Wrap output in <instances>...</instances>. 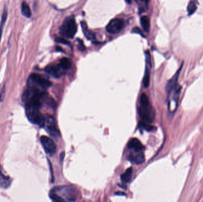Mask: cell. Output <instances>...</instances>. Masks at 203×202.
<instances>
[{"mask_svg":"<svg viewBox=\"0 0 203 202\" xmlns=\"http://www.w3.org/2000/svg\"><path fill=\"white\" fill-rule=\"evenodd\" d=\"M77 196V190L69 186L55 187L49 193V197L54 202H74Z\"/></svg>","mask_w":203,"mask_h":202,"instance_id":"1","label":"cell"},{"mask_svg":"<svg viewBox=\"0 0 203 202\" xmlns=\"http://www.w3.org/2000/svg\"><path fill=\"white\" fill-rule=\"evenodd\" d=\"M77 31V26L73 16L65 18L63 24L60 28V33L64 37L72 39L74 37Z\"/></svg>","mask_w":203,"mask_h":202,"instance_id":"2","label":"cell"},{"mask_svg":"<svg viewBox=\"0 0 203 202\" xmlns=\"http://www.w3.org/2000/svg\"><path fill=\"white\" fill-rule=\"evenodd\" d=\"M26 114L29 120L32 123L38 124L41 127L44 126L45 116L40 112V108L31 105H26Z\"/></svg>","mask_w":203,"mask_h":202,"instance_id":"3","label":"cell"},{"mask_svg":"<svg viewBox=\"0 0 203 202\" xmlns=\"http://www.w3.org/2000/svg\"><path fill=\"white\" fill-rule=\"evenodd\" d=\"M51 84L50 81L38 74H31L28 80V87L37 88L42 90L50 87Z\"/></svg>","mask_w":203,"mask_h":202,"instance_id":"4","label":"cell"},{"mask_svg":"<svg viewBox=\"0 0 203 202\" xmlns=\"http://www.w3.org/2000/svg\"><path fill=\"white\" fill-rule=\"evenodd\" d=\"M43 127H44L47 132L54 138H59L61 135L55 119L51 115L46 114L45 116V121Z\"/></svg>","mask_w":203,"mask_h":202,"instance_id":"5","label":"cell"},{"mask_svg":"<svg viewBox=\"0 0 203 202\" xmlns=\"http://www.w3.org/2000/svg\"><path fill=\"white\" fill-rule=\"evenodd\" d=\"M139 114L142 122L150 124L155 118V111L150 104L142 105L139 108Z\"/></svg>","mask_w":203,"mask_h":202,"instance_id":"6","label":"cell"},{"mask_svg":"<svg viewBox=\"0 0 203 202\" xmlns=\"http://www.w3.org/2000/svg\"><path fill=\"white\" fill-rule=\"evenodd\" d=\"M124 26L125 23L123 19L113 18L106 27V30L110 34H117L124 29Z\"/></svg>","mask_w":203,"mask_h":202,"instance_id":"7","label":"cell"},{"mask_svg":"<svg viewBox=\"0 0 203 202\" xmlns=\"http://www.w3.org/2000/svg\"><path fill=\"white\" fill-rule=\"evenodd\" d=\"M40 140L47 154L50 156L55 154V153L56 152L57 147L53 140L46 136H42L41 137Z\"/></svg>","mask_w":203,"mask_h":202,"instance_id":"8","label":"cell"},{"mask_svg":"<svg viewBox=\"0 0 203 202\" xmlns=\"http://www.w3.org/2000/svg\"><path fill=\"white\" fill-rule=\"evenodd\" d=\"M128 159L132 163L139 165L145 161V157L142 151L132 150L128 156Z\"/></svg>","mask_w":203,"mask_h":202,"instance_id":"9","label":"cell"},{"mask_svg":"<svg viewBox=\"0 0 203 202\" xmlns=\"http://www.w3.org/2000/svg\"><path fill=\"white\" fill-rule=\"evenodd\" d=\"M62 68L60 65H49L45 69V71L54 78H60L63 75Z\"/></svg>","mask_w":203,"mask_h":202,"instance_id":"10","label":"cell"},{"mask_svg":"<svg viewBox=\"0 0 203 202\" xmlns=\"http://www.w3.org/2000/svg\"><path fill=\"white\" fill-rule=\"evenodd\" d=\"M183 66V63H182L181 66H180V68H179V69L177 71V72H176V74L173 76L170 80L168 81L166 86V90L168 92V93H171L173 90H174L175 88L176 87V86L177 85V82H178V79L179 78L180 72L181 71L182 68Z\"/></svg>","mask_w":203,"mask_h":202,"instance_id":"11","label":"cell"},{"mask_svg":"<svg viewBox=\"0 0 203 202\" xmlns=\"http://www.w3.org/2000/svg\"><path fill=\"white\" fill-rule=\"evenodd\" d=\"M128 148L131 150H140L142 151L144 147L140 140L137 138H133L128 143Z\"/></svg>","mask_w":203,"mask_h":202,"instance_id":"12","label":"cell"},{"mask_svg":"<svg viewBox=\"0 0 203 202\" xmlns=\"http://www.w3.org/2000/svg\"><path fill=\"white\" fill-rule=\"evenodd\" d=\"M81 26L82 27V30L83 31L84 34L86 37V38H87L89 40H92L95 39L94 33L89 29L87 24L85 21H81Z\"/></svg>","mask_w":203,"mask_h":202,"instance_id":"13","label":"cell"},{"mask_svg":"<svg viewBox=\"0 0 203 202\" xmlns=\"http://www.w3.org/2000/svg\"><path fill=\"white\" fill-rule=\"evenodd\" d=\"M11 180L8 176L5 175L2 172L0 168V186L3 188H7L10 186Z\"/></svg>","mask_w":203,"mask_h":202,"instance_id":"14","label":"cell"},{"mask_svg":"<svg viewBox=\"0 0 203 202\" xmlns=\"http://www.w3.org/2000/svg\"><path fill=\"white\" fill-rule=\"evenodd\" d=\"M21 13L23 16H25L27 18H30L31 17V10L29 4L26 2L23 1L21 3Z\"/></svg>","mask_w":203,"mask_h":202,"instance_id":"15","label":"cell"},{"mask_svg":"<svg viewBox=\"0 0 203 202\" xmlns=\"http://www.w3.org/2000/svg\"><path fill=\"white\" fill-rule=\"evenodd\" d=\"M141 24L143 30L146 32H149L150 27V21L147 16H143L141 18Z\"/></svg>","mask_w":203,"mask_h":202,"instance_id":"16","label":"cell"},{"mask_svg":"<svg viewBox=\"0 0 203 202\" xmlns=\"http://www.w3.org/2000/svg\"><path fill=\"white\" fill-rule=\"evenodd\" d=\"M132 174H133V168L132 167L128 168L125 171V172L122 174L121 177L122 181L124 183H128L131 180Z\"/></svg>","mask_w":203,"mask_h":202,"instance_id":"17","label":"cell"},{"mask_svg":"<svg viewBox=\"0 0 203 202\" xmlns=\"http://www.w3.org/2000/svg\"><path fill=\"white\" fill-rule=\"evenodd\" d=\"M197 5L195 1H191L189 2L187 6V11L188 16L192 15L197 10Z\"/></svg>","mask_w":203,"mask_h":202,"instance_id":"18","label":"cell"},{"mask_svg":"<svg viewBox=\"0 0 203 202\" xmlns=\"http://www.w3.org/2000/svg\"><path fill=\"white\" fill-rule=\"evenodd\" d=\"M7 16H8L7 10L6 9H5L4 10V11H3L2 17H1V23H0V41H1V39L2 32H3V28H4V26L5 25V23L6 22L7 18Z\"/></svg>","mask_w":203,"mask_h":202,"instance_id":"19","label":"cell"},{"mask_svg":"<svg viewBox=\"0 0 203 202\" xmlns=\"http://www.w3.org/2000/svg\"><path fill=\"white\" fill-rule=\"evenodd\" d=\"M60 66L64 70H68L71 67V62L70 60L67 58H63L60 62Z\"/></svg>","mask_w":203,"mask_h":202,"instance_id":"20","label":"cell"},{"mask_svg":"<svg viewBox=\"0 0 203 202\" xmlns=\"http://www.w3.org/2000/svg\"><path fill=\"white\" fill-rule=\"evenodd\" d=\"M136 1L139 6V10L140 13L145 11L147 9L149 0H136Z\"/></svg>","mask_w":203,"mask_h":202,"instance_id":"21","label":"cell"},{"mask_svg":"<svg viewBox=\"0 0 203 202\" xmlns=\"http://www.w3.org/2000/svg\"><path fill=\"white\" fill-rule=\"evenodd\" d=\"M143 85L145 88H147L149 86V83H150V74L148 69L146 68V71H145V74H144V77L143 78Z\"/></svg>","mask_w":203,"mask_h":202,"instance_id":"22","label":"cell"},{"mask_svg":"<svg viewBox=\"0 0 203 202\" xmlns=\"http://www.w3.org/2000/svg\"><path fill=\"white\" fill-rule=\"evenodd\" d=\"M149 103H150V101H149L148 96L145 93L142 94L140 97V104L145 105V104H148Z\"/></svg>","mask_w":203,"mask_h":202,"instance_id":"23","label":"cell"},{"mask_svg":"<svg viewBox=\"0 0 203 202\" xmlns=\"http://www.w3.org/2000/svg\"><path fill=\"white\" fill-rule=\"evenodd\" d=\"M140 126L141 127H142L144 129L147 130V131H150L152 130L153 129V127L152 126H151L150 124H149V123H145V122H143L141 121V122L140 124Z\"/></svg>","mask_w":203,"mask_h":202,"instance_id":"24","label":"cell"},{"mask_svg":"<svg viewBox=\"0 0 203 202\" xmlns=\"http://www.w3.org/2000/svg\"><path fill=\"white\" fill-rule=\"evenodd\" d=\"M55 41L59 43H62V44H64V45H70V42L67 40H66L65 39H64V38L56 37Z\"/></svg>","mask_w":203,"mask_h":202,"instance_id":"25","label":"cell"},{"mask_svg":"<svg viewBox=\"0 0 203 202\" xmlns=\"http://www.w3.org/2000/svg\"><path fill=\"white\" fill-rule=\"evenodd\" d=\"M77 41L78 42V47L79 50H81V51H84L86 48H85V46L83 43V42L80 39H78L77 40Z\"/></svg>","mask_w":203,"mask_h":202,"instance_id":"26","label":"cell"},{"mask_svg":"<svg viewBox=\"0 0 203 202\" xmlns=\"http://www.w3.org/2000/svg\"><path fill=\"white\" fill-rule=\"evenodd\" d=\"M145 55H146V62L149 65L151 66V56H150L149 51H148V50L146 51Z\"/></svg>","mask_w":203,"mask_h":202,"instance_id":"27","label":"cell"},{"mask_svg":"<svg viewBox=\"0 0 203 202\" xmlns=\"http://www.w3.org/2000/svg\"><path fill=\"white\" fill-rule=\"evenodd\" d=\"M132 32H133V33H135L139 34L141 35L142 37H144V34H143V33H142V31L141 30V29H139V27H134V28L133 29Z\"/></svg>","mask_w":203,"mask_h":202,"instance_id":"28","label":"cell"},{"mask_svg":"<svg viewBox=\"0 0 203 202\" xmlns=\"http://www.w3.org/2000/svg\"><path fill=\"white\" fill-rule=\"evenodd\" d=\"M4 95H5V87L3 88L1 93V95H0V100L2 101L4 97Z\"/></svg>","mask_w":203,"mask_h":202,"instance_id":"29","label":"cell"},{"mask_svg":"<svg viewBox=\"0 0 203 202\" xmlns=\"http://www.w3.org/2000/svg\"><path fill=\"white\" fill-rule=\"evenodd\" d=\"M125 1L128 4H130L131 2V0H125Z\"/></svg>","mask_w":203,"mask_h":202,"instance_id":"30","label":"cell"}]
</instances>
